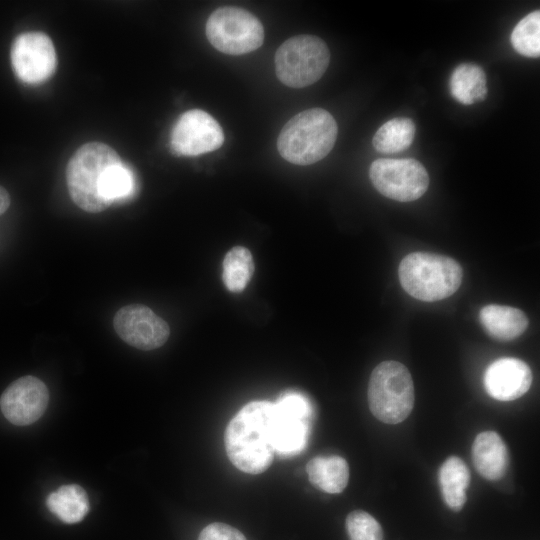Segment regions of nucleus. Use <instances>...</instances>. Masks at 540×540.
I'll use <instances>...</instances> for the list:
<instances>
[{"instance_id":"39448f33","label":"nucleus","mask_w":540,"mask_h":540,"mask_svg":"<svg viewBox=\"0 0 540 540\" xmlns=\"http://www.w3.org/2000/svg\"><path fill=\"white\" fill-rule=\"evenodd\" d=\"M371 413L383 423L404 421L414 407V384L409 370L400 362L384 361L372 371L368 384Z\"/></svg>"},{"instance_id":"aec40b11","label":"nucleus","mask_w":540,"mask_h":540,"mask_svg":"<svg viewBox=\"0 0 540 540\" xmlns=\"http://www.w3.org/2000/svg\"><path fill=\"white\" fill-rule=\"evenodd\" d=\"M46 505L51 513L68 524L81 521L89 510L87 494L76 484L61 486L50 493Z\"/></svg>"},{"instance_id":"f3484780","label":"nucleus","mask_w":540,"mask_h":540,"mask_svg":"<svg viewBox=\"0 0 540 540\" xmlns=\"http://www.w3.org/2000/svg\"><path fill=\"white\" fill-rule=\"evenodd\" d=\"M449 89L453 98L461 104L483 101L488 92L486 74L474 63H462L452 71Z\"/></svg>"},{"instance_id":"9b49d317","label":"nucleus","mask_w":540,"mask_h":540,"mask_svg":"<svg viewBox=\"0 0 540 540\" xmlns=\"http://www.w3.org/2000/svg\"><path fill=\"white\" fill-rule=\"evenodd\" d=\"M224 134L219 123L207 112L192 109L183 113L173 126L170 146L176 155L197 156L222 146Z\"/></svg>"},{"instance_id":"a211bd4d","label":"nucleus","mask_w":540,"mask_h":540,"mask_svg":"<svg viewBox=\"0 0 540 540\" xmlns=\"http://www.w3.org/2000/svg\"><path fill=\"white\" fill-rule=\"evenodd\" d=\"M306 471L310 482L327 493H341L348 484L349 466L340 456L315 457L308 462Z\"/></svg>"},{"instance_id":"7ed1b4c3","label":"nucleus","mask_w":540,"mask_h":540,"mask_svg":"<svg viewBox=\"0 0 540 540\" xmlns=\"http://www.w3.org/2000/svg\"><path fill=\"white\" fill-rule=\"evenodd\" d=\"M121 159L117 152L101 142L82 145L71 157L66 169L68 191L73 202L89 213L104 211L110 205L103 197L108 170Z\"/></svg>"},{"instance_id":"423d86ee","label":"nucleus","mask_w":540,"mask_h":540,"mask_svg":"<svg viewBox=\"0 0 540 540\" xmlns=\"http://www.w3.org/2000/svg\"><path fill=\"white\" fill-rule=\"evenodd\" d=\"M329 61V49L321 38L294 36L283 42L275 54L276 75L286 86L303 88L322 77Z\"/></svg>"},{"instance_id":"a878e982","label":"nucleus","mask_w":540,"mask_h":540,"mask_svg":"<svg viewBox=\"0 0 540 540\" xmlns=\"http://www.w3.org/2000/svg\"><path fill=\"white\" fill-rule=\"evenodd\" d=\"M198 540H246L238 529L220 522L207 525L199 534Z\"/></svg>"},{"instance_id":"9d476101","label":"nucleus","mask_w":540,"mask_h":540,"mask_svg":"<svg viewBox=\"0 0 540 540\" xmlns=\"http://www.w3.org/2000/svg\"><path fill=\"white\" fill-rule=\"evenodd\" d=\"M11 63L16 76L22 82L42 83L52 76L56 68L53 42L42 32L22 33L12 44Z\"/></svg>"},{"instance_id":"6ab92c4d","label":"nucleus","mask_w":540,"mask_h":540,"mask_svg":"<svg viewBox=\"0 0 540 540\" xmlns=\"http://www.w3.org/2000/svg\"><path fill=\"white\" fill-rule=\"evenodd\" d=\"M471 475L464 461L451 456L439 469V484L446 505L453 511H460L466 502V489Z\"/></svg>"},{"instance_id":"bb28decb","label":"nucleus","mask_w":540,"mask_h":540,"mask_svg":"<svg viewBox=\"0 0 540 540\" xmlns=\"http://www.w3.org/2000/svg\"><path fill=\"white\" fill-rule=\"evenodd\" d=\"M10 196L5 188L0 186V215L5 213V211L10 206Z\"/></svg>"},{"instance_id":"f8f14e48","label":"nucleus","mask_w":540,"mask_h":540,"mask_svg":"<svg viewBox=\"0 0 540 540\" xmlns=\"http://www.w3.org/2000/svg\"><path fill=\"white\" fill-rule=\"evenodd\" d=\"M113 326L124 342L141 350L161 347L170 335L167 322L141 304L120 308L114 316Z\"/></svg>"},{"instance_id":"4468645a","label":"nucleus","mask_w":540,"mask_h":540,"mask_svg":"<svg viewBox=\"0 0 540 540\" xmlns=\"http://www.w3.org/2000/svg\"><path fill=\"white\" fill-rule=\"evenodd\" d=\"M532 383L529 366L517 358H500L491 363L484 375L486 392L499 401H512L523 396Z\"/></svg>"},{"instance_id":"2eb2a0df","label":"nucleus","mask_w":540,"mask_h":540,"mask_svg":"<svg viewBox=\"0 0 540 540\" xmlns=\"http://www.w3.org/2000/svg\"><path fill=\"white\" fill-rule=\"evenodd\" d=\"M471 452L474 467L483 478L497 481L505 475L509 456L499 434L494 431L479 433L474 439Z\"/></svg>"},{"instance_id":"6e6552de","label":"nucleus","mask_w":540,"mask_h":540,"mask_svg":"<svg viewBox=\"0 0 540 540\" xmlns=\"http://www.w3.org/2000/svg\"><path fill=\"white\" fill-rule=\"evenodd\" d=\"M369 177L378 192L400 202L420 198L429 186L425 167L411 158L377 159L370 166Z\"/></svg>"},{"instance_id":"dca6fc26","label":"nucleus","mask_w":540,"mask_h":540,"mask_svg":"<svg viewBox=\"0 0 540 540\" xmlns=\"http://www.w3.org/2000/svg\"><path fill=\"white\" fill-rule=\"evenodd\" d=\"M479 320L485 331L500 341L513 340L527 329L529 320L520 309L490 304L479 312Z\"/></svg>"},{"instance_id":"4be33fe9","label":"nucleus","mask_w":540,"mask_h":540,"mask_svg":"<svg viewBox=\"0 0 540 540\" xmlns=\"http://www.w3.org/2000/svg\"><path fill=\"white\" fill-rule=\"evenodd\" d=\"M254 273L251 252L243 246H235L223 260L222 279L231 292L238 293L245 289Z\"/></svg>"},{"instance_id":"412c9836","label":"nucleus","mask_w":540,"mask_h":540,"mask_svg":"<svg viewBox=\"0 0 540 540\" xmlns=\"http://www.w3.org/2000/svg\"><path fill=\"white\" fill-rule=\"evenodd\" d=\"M415 137V124L407 117L385 122L373 136V146L380 153H397L407 149Z\"/></svg>"},{"instance_id":"5701e85b","label":"nucleus","mask_w":540,"mask_h":540,"mask_svg":"<svg viewBox=\"0 0 540 540\" xmlns=\"http://www.w3.org/2000/svg\"><path fill=\"white\" fill-rule=\"evenodd\" d=\"M514 50L525 57L540 55V13L534 11L521 19L514 27L511 36Z\"/></svg>"},{"instance_id":"20e7f679","label":"nucleus","mask_w":540,"mask_h":540,"mask_svg":"<svg viewBox=\"0 0 540 540\" xmlns=\"http://www.w3.org/2000/svg\"><path fill=\"white\" fill-rule=\"evenodd\" d=\"M399 281L412 297L433 302L455 293L463 279L460 264L445 255L413 252L400 262Z\"/></svg>"},{"instance_id":"b1692460","label":"nucleus","mask_w":540,"mask_h":540,"mask_svg":"<svg viewBox=\"0 0 540 540\" xmlns=\"http://www.w3.org/2000/svg\"><path fill=\"white\" fill-rule=\"evenodd\" d=\"M135 188L132 171L122 161L114 164L106 175L103 197L111 205L113 202L130 197Z\"/></svg>"},{"instance_id":"ddd939ff","label":"nucleus","mask_w":540,"mask_h":540,"mask_svg":"<svg viewBox=\"0 0 540 540\" xmlns=\"http://www.w3.org/2000/svg\"><path fill=\"white\" fill-rule=\"evenodd\" d=\"M49 392L43 381L24 376L12 382L0 398L5 418L12 424L24 426L38 420L46 410Z\"/></svg>"},{"instance_id":"f257e3e1","label":"nucleus","mask_w":540,"mask_h":540,"mask_svg":"<svg viewBox=\"0 0 540 540\" xmlns=\"http://www.w3.org/2000/svg\"><path fill=\"white\" fill-rule=\"evenodd\" d=\"M274 403L252 401L243 406L228 423L224 443L228 458L249 474L264 472L272 463Z\"/></svg>"},{"instance_id":"0eeeda50","label":"nucleus","mask_w":540,"mask_h":540,"mask_svg":"<svg viewBox=\"0 0 540 540\" xmlns=\"http://www.w3.org/2000/svg\"><path fill=\"white\" fill-rule=\"evenodd\" d=\"M205 32L214 48L229 55L252 52L264 41V29L259 19L235 6H223L212 12Z\"/></svg>"},{"instance_id":"1a4fd4ad","label":"nucleus","mask_w":540,"mask_h":540,"mask_svg":"<svg viewBox=\"0 0 540 540\" xmlns=\"http://www.w3.org/2000/svg\"><path fill=\"white\" fill-rule=\"evenodd\" d=\"M312 406L307 397L296 391L283 393L274 403L273 445L283 456L301 452L306 446Z\"/></svg>"},{"instance_id":"f03ea898","label":"nucleus","mask_w":540,"mask_h":540,"mask_svg":"<svg viewBox=\"0 0 540 540\" xmlns=\"http://www.w3.org/2000/svg\"><path fill=\"white\" fill-rule=\"evenodd\" d=\"M338 127L334 117L322 108L304 110L282 128L277 148L290 163L309 165L323 159L334 147Z\"/></svg>"},{"instance_id":"393cba45","label":"nucleus","mask_w":540,"mask_h":540,"mask_svg":"<svg viewBox=\"0 0 540 540\" xmlns=\"http://www.w3.org/2000/svg\"><path fill=\"white\" fill-rule=\"evenodd\" d=\"M349 540H383V530L379 522L363 510H355L346 518Z\"/></svg>"}]
</instances>
